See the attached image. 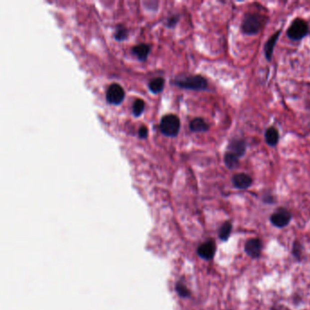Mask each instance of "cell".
<instances>
[{
  "label": "cell",
  "instance_id": "cell-1",
  "mask_svg": "<svg viewBox=\"0 0 310 310\" xmlns=\"http://www.w3.org/2000/svg\"><path fill=\"white\" fill-rule=\"evenodd\" d=\"M265 17L257 13H247L244 16L241 24V31L245 35L253 36L257 35L262 28Z\"/></svg>",
  "mask_w": 310,
  "mask_h": 310
},
{
  "label": "cell",
  "instance_id": "cell-2",
  "mask_svg": "<svg viewBox=\"0 0 310 310\" xmlns=\"http://www.w3.org/2000/svg\"><path fill=\"white\" fill-rule=\"evenodd\" d=\"M310 33V27L307 21L302 18H296L288 28L287 36L293 41H300Z\"/></svg>",
  "mask_w": 310,
  "mask_h": 310
},
{
  "label": "cell",
  "instance_id": "cell-3",
  "mask_svg": "<svg viewBox=\"0 0 310 310\" xmlns=\"http://www.w3.org/2000/svg\"><path fill=\"white\" fill-rule=\"evenodd\" d=\"M159 128L162 134L174 138L180 130V120L176 115H165L161 119Z\"/></svg>",
  "mask_w": 310,
  "mask_h": 310
},
{
  "label": "cell",
  "instance_id": "cell-4",
  "mask_svg": "<svg viewBox=\"0 0 310 310\" xmlns=\"http://www.w3.org/2000/svg\"><path fill=\"white\" fill-rule=\"evenodd\" d=\"M175 84L179 88L190 89V90H196V91L206 90L207 88V85H208L207 79L200 75L189 76L186 78H181V79L176 80Z\"/></svg>",
  "mask_w": 310,
  "mask_h": 310
},
{
  "label": "cell",
  "instance_id": "cell-5",
  "mask_svg": "<svg viewBox=\"0 0 310 310\" xmlns=\"http://www.w3.org/2000/svg\"><path fill=\"white\" fill-rule=\"evenodd\" d=\"M125 91L119 84H112L107 91V101L112 105H119L123 101Z\"/></svg>",
  "mask_w": 310,
  "mask_h": 310
},
{
  "label": "cell",
  "instance_id": "cell-6",
  "mask_svg": "<svg viewBox=\"0 0 310 310\" xmlns=\"http://www.w3.org/2000/svg\"><path fill=\"white\" fill-rule=\"evenodd\" d=\"M291 219V214L286 208H279L270 217V221L277 228H284L289 225Z\"/></svg>",
  "mask_w": 310,
  "mask_h": 310
},
{
  "label": "cell",
  "instance_id": "cell-7",
  "mask_svg": "<svg viewBox=\"0 0 310 310\" xmlns=\"http://www.w3.org/2000/svg\"><path fill=\"white\" fill-rule=\"evenodd\" d=\"M247 150V142L243 139H232L229 141L228 146V152L232 153L238 157H241L245 155Z\"/></svg>",
  "mask_w": 310,
  "mask_h": 310
},
{
  "label": "cell",
  "instance_id": "cell-8",
  "mask_svg": "<svg viewBox=\"0 0 310 310\" xmlns=\"http://www.w3.org/2000/svg\"><path fill=\"white\" fill-rule=\"evenodd\" d=\"M281 32H282L281 29L275 32L274 34L269 37V40L265 43L264 53H265V57H266L268 61L272 60L275 47H276L277 42L279 40V36L281 35Z\"/></svg>",
  "mask_w": 310,
  "mask_h": 310
},
{
  "label": "cell",
  "instance_id": "cell-9",
  "mask_svg": "<svg viewBox=\"0 0 310 310\" xmlns=\"http://www.w3.org/2000/svg\"><path fill=\"white\" fill-rule=\"evenodd\" d=\"M262 249V243L258 238L249 239L248 242L245 245V251L248 254L249 257L253 259H258Z\"/></svg>",
  "mask_w": 310,
  "mask_h": 310
},
{
  "label": "cell",
  "instance_id": "cell-10",
  "mask_svg": "<svg viewBox=\"0 0 310 310\" xmlns=\"http://www.w3.org/2000/svg\"><path fill=\"white\" fill-rule=\"evenodd\" d=\"M232 183L234 186L238 189H247L252 185L253 179L248 174L238 173L233 176Z\"/></svg>",
  "mask_w": 310,
  "mask_h": 310
},
{
  "label": "cell",
  "instance_id": "cell-11",
  "mask_svg": "<svg viewBox=\"0 0 310 310\" xmlns=\"http://www.w3.org/2000/svg\"><path fill=\"white\" fill-rule=\"evenodd\" d=\"M197 253L202 259H207V260L212 259L216 253V245L211 240L207 241L202 244L201 246L197 248Z\"/></svg>",
  "mask_w": 310,
  "mask_h": 310
},
{
  "label": "cell",
  "instance_id": "cell-12",
  "mask_svg": "<svg viewBox=\"0 0 310 310\" xmlns=\"http://www.w3.org/2000/svg\"><path fill=\"white\" fill-rule=\"evenodd\" d=\"M265 141L269 147H276L279 141V132L275 127H269L265 131Z\"/></svg>",
  "mask_w": 310,
  "mask_h": 310
},
{
  "label": "cell",
  "instance_id": "cell-13",
  "mask_svg": "<svg viewBox=\"0 0 310 310\" xmlns=\"http://www.w3.org/2000/svg\"><path fill=\"white\" fill-rule=\"evenodd\" d=\"M189 129L192 132H197V133L207 132V130H209V125L207 124L204 119L196 118L190 122Z\"/></svg>",
  "mask_w": 310,
  "mask_h": 310
},
{
  "label": "cell",
  "instance_id": "cell-14",
  "mask_svg": "<svg viewBox=\"0 0 310 310\" xmlns=\"http://www.w3.org/2000/svg\"><path fill=\"white\" fill-rule=\"evenodd\" d=\"M150 52V46L148 44H140L133 47L132 53L140 60H146Z\"/></svg>",
  "mask_w": 310,
  "mask_h": 310
},
{
  "label": "cell",
  "instance_id": "cell-15",
  "mask_svg": "<svg viewBox=\"0 0 310 310\" xmlns=\"http://www.w3.org/2000/svg\"><path fill=\"white\" fill-rule=\"evenodd\" d=\"M224 163L228 169H236L239 165V157L227 151L224 155Z\"/></svg>",
  "mask_w": 310,
  "mask_h": 310
},
{
  "label": "cell",
  "instance_id": "cell-16",
  "mask_svg": "<svg viewBox=\"0 0 310 310\" xmlns=\"http://www.w3.org/2000/svg\"><path fill=\"white\" fill-rule=\"evenodd\" d=\"M164 79L162 78H155L152 79L149 84L150 91L153 93H160L164 88Z\"/></svg>",
  "mask_w": 310,
  "mask_h": 310
},
{
  "label": "cell",
  "instance_id": "cell-17",
  "mask_svg": "<svg viewBox=\"0 0 310 310\" xmlns=\"http://www.w3.org/2000/svg\"><path fill=\"white\" fill-rule=\"evenodd\" d=\"M231 230H232V224L229 221L224 223L219 229V238L220 239L223 241H227L229 236H230Z\"/></svg>",
  "mask_w": 310,
  "mask_h": 310
},
{
  "label": "cell",
  "instance_id": "cell-18",
  "mask_svg": "<svg viewBox=\"0 0 310 310\" xmlns=\"http://www.w3.org/2000/svg\"><path fill=\"white\" fill-rule=\"evenodd\" d=\"M145 109V102L142 99H137L133 104V114L136 117H140Z\"/></svg>",
  "mask_w": 310,
  "mask_h": 310
},
{
  "label": "cell",
  "instance_id": "cell-19",
  "mask_svg": "<svg viewBox=\"0 0 310 310\" xmlns=\"http://www.w3.org/2000/svg\"><path fill=\"white\" fill-rule=\"evenodd\" d=\"M128 35H129L128 29H127L126 27H124V26H120V27H119V28L117 29V31H116L115 38H116L117 40H119V41H123V40H125V39L127 38Z\"/></svg>",
  "mask_w": 310,
  "mask_h": 310
},
{
  "label": "cell",
  "instance_id": "cell-20",
  "mask_svg": "<svg viewBox=\"0 0 310 310\" xmlns=\"http://www.w3.org/2000/svg\"><path fill=\"white\" fill-rule=\"evenodd\" d=\"M176 291L177 293L179 294V296L183 297V298H186V297H189V291L186 289V286L182 284L176 285Z\"/></svg>",
  "mask_w": 310,
  "mask_h": 310
},
{
  "label": "cell",
  "instance_id": "cell-21",
  "mask_svg": "<svg viewBox=\"0 0 310 310\" xmlns=\"http://www.w3.org/2000/svg\"><path fill=\"white\" fill-rule=\"evenodd\" d=\"M139 135H140V137L142 140L147 139V138H148V135H149V130H148V128L145 127V126H142V127L140 128V130H139Z\"/></svg>",
  "mask_w": 310,
  "mask_h": 310
},
{
  "label": "cell",
  "instance_id": "cell-22",
  "mask_svg": "<svg viewBox=\"0 0 310 310\" xmlns=\"http://www.w3.org/2000/svg\"><path fill=\"white\" fill-rule=\"evenodd\" d=\"M178 19H179V16H177V15L172 16L170 18L167 20V25H168V26H171V27L176 26V24L177 23Z\"/></svg>",
  "mask_w": 310,
  "mask_h": 310
},
{
  "label": "cell",
  "instance_id": "cell-23",
  "mask_svg": "<svg viewBox=\"0 0 310 310\" xmlns=\"http://www.w3.org/2000/svg\"><path fill=\"white\" fill-rule=\"evenodd\" d=\"M308 106H309V109L310 110V102H309V105H308Z\"/></svg>",
  "mask_w": 310,
  "mask_h": 310
}]
</instances>
